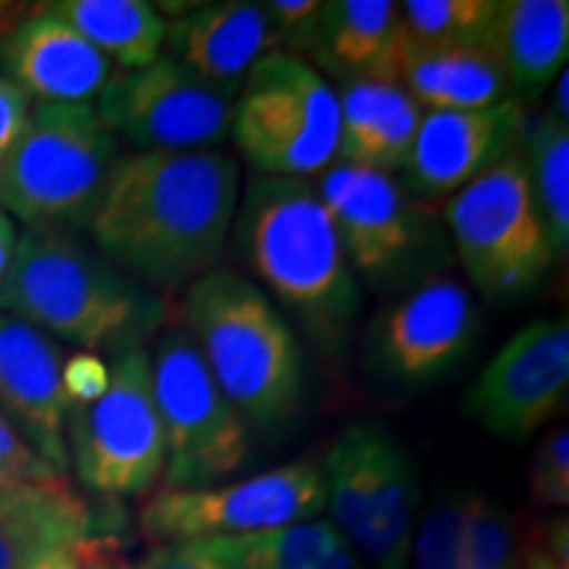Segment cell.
<instances>
[{
    "mask_svg": "<svg viewBox=\"0 0 569 569\" xmlns=\"http://www.w3.org/2000/svg\"><path fill=\"white\" fill-rule=\"evenodd\" d=\"M238 201L230 153H132L113 167L88 230L111 264L172 296L219 269Z\"/></svg>",
    "mask_w": 569,
    "mask_h": 569,
    "instance_id": "cell-1",
    "label": "cell"
},
{
    "mask_svg": "<svg viewBox=\"0 0 569 569\" xmlns=\"http://www.w3.org/2000/svg\"><path fill=\"white\" fill-rule=\"evenodd\" d=\"M234 256L296 319L309 343L340 356L361 315V290L330 211L309 180L248 174L234 209Z\"/></svg>",
    "mask_w": 569,
    "mask_h": 569,
    "instance_id": "cell-2",
    "label": "cell"
},
{
    "mask_svg": "<svg viewBox=\"0 0 569 569\" xmlns=\"http://www.w3.org/2000/svg\"><path fill=\"white\" fill-rule=\"evenodd\" d=\"M0 315L117 359L148 348L172 325V301L111 264L74 232L24 227L0 284Z\"/></svg>",
    "mask_w": 569,
    "mask_h": 569,
    "instance_id": "cell-3",
    "label": "cell"
},
{
    "mask_svg": "<svg viewBox=\"0 0 569 569\" xmlns=\"http://www.w3.org/2000/svg\"><path fill=\"white\" fill-rule=\"evenodd\" d=\"M182 327L248 427L280 432L301 415V340L259 284L234 269H213L184 290Z\"/></svg>",
    "mask_w": 569,
    "mask_h": 569,
    "instance_id": "cell-4",
    "label": "cell"
},
{
    "mask_svg": "<svg viewBox=\"0 0 569 569\" xmlns=\"http://www.w3.org/2000/svg\"><path fill=\"white\" fill-rule=\"evenodd\" d=\"M117 140L88 103H38L0 159V211L27 227H88L117 167Z\"/></svg>",
    "mask_w": 569,
    "mask_h": 569,
    "instance_id": "cell-5",
    "label": "cell"
},
{
    "mask_svg": "<svg viewBox=\"0 0 569 569\" xmlns=\"http://www.w3.org/2000/svg\"><path fill=\"white\" fill-rule=\"evenodd\" d=\"M353 274L369 288L401 296L451 264L443 224L427 201L411 196L393 174L353 163H332L319 180Z\"/></svg>",
    "mask_w": 569,
    "mask_h": 569,
    "instance_id": "cell-6",
    "label": "cell"
},
{
    "mask_svg": "<svg viewBox=\"0 0 569 569\" xmlns=\"http://www.w3.org/2000/svg\"><path fill=\"white\" fill-rule=\"evenodd\" d=\"M330 522L372 569H409L422 482L415 453L380 422H351L322 459Z\"/></svg>",
    "mask_w": 569,
    "mask_h": 569,
    "instance_id": "cell-7",
    "label": "cell"
},
{
    "mask_svg": "<svg viewBox=\"0 0 569 569\" xmlns=\"http://www.w3.org/2000/svg\"><path fill=\"white\" fill-rule=\"evenodd\" d=\"M443 224L469 282L486 301L507 303L536 293L557 264L522 148L448 198Z\"/></svg>",
    "mask_w": 569,
    "mask_h": 569,
    "instance_id": "cell-8",
    "label": "cell"
},
{
    "mask_svg": "<svg viewBox=\"0 0 569 569\" xmlns=\"http://www.w3.org/2000/svg\"><path fill=\"white\" fill-rule=\"evenodd\" d=\"M230 134L256 174H325L338 159V92L301 56L269 53L248 71Z\"/></svg>",
    "mask_w": 569,
    "mask_h": 569,
    "instance_id": "cell-9",
    "label": "cell"
},
{
    "mask_svg": "<svg viewBox=\"0 0 569 569\" xmlns=\"http://www.w3.org/2000/svg\"><path fill=\"white\" fill-rule=\"evenodd\" d=\"M167 467L163 490L211 488L251 459V432L217 388L182 325L163 327L151 353Z\"/></svg>",
    "mask_w": 569,
    "mask_h": 569,
    "instance_id": "cell-10",
    "label": "cell"
},
{
    "mask_svg": "<svg viewBox=\"0 0 569 569\" xmlns=\"http://www.w3.org/2000/svg\"><path fill=\"white\" fill-rule=\"evenodd\" d=\"M69 461L90 493L146 496L167 467V443L153 396L151 351L122 353L111 365L109 390L67 415Z\"/></svg>",
    "mask_w": 569,
    "mask_h": 569,
    "instance_id": "cell-11",
    "label": "cell"
},
{
    "mask_svg": "<svg viewBox=\"0 0 569 569\" xmlns=\"http://www.w3.org/2000/svg\"><path fill=\"white\" fill-rule=\"evenodd\" d=\"M325 509L322 461L303 457L211 488H161L140 507L138 525L151 543L240 538L319 519Z\"/></svg>",
    "mask_w": 569,
    "mask_h": 569,
    "instance_id": "cell-12",
    "label": "cell"
},
{
    "mask_svg": "<svg viewBox=\"0 0 569 569\" xmlns=\"http://www.w3.org/2000/svg\"><path fill=\"white\" fill-rule=\"evenodd\" d=\"M480 309L453 277H432L377 311L365 340L367 372L393 388H425L467 361Z\"/></svg>",
    "mask_w": 569,
    "mask_h": 569,
    "instance_id": "cell-13",
    "label": "cell"
},
{
    "mask_svg": "<svg viewBox=\"0 0 569 569\" xmlns=\"http://www.w3.org/2000/svg\"><path fill=\"white\" fill-rule=\"evenodd\" d=\"M96 113L113 140L122 138L138 153L211 151L232 127L230 98L169 56L111 74Z\"/></svg>",
    "mask_w": 569,
    "mask_h": 569,
    "instance_id": "cell-14",
    "label": "cell"
},
{
    "mask_svg": "<svg viewBox=\"0 0 569 569\" xmlns=\"http://www.w3.org/2000/svg\"><path fill=\"white\" fill-rule=\"evenodd\" d=\"M567 386V319H532L480 369L465 396V409L493 438L517 443L559 415Z\"/></svg>",
    "mask_w": 569,
    "mask_h": 569,
    "instance_id": "cell-15",
    "label": "cell"
},
{
    "mask_svg": "<svg viewBox=\"0 0 569 569\" xmlns=\"http://www.w3.org/2000/svg\"><path fill=\"white\" fill-rule=\"evenodd\" d=\"M522 134L525 109L517 98L480 111H427L403 167V188L427 203L451 198L519 151Z\"/></svg>",
    "mask_w": 569,
    "mask_h": 569,
    "instance_id": "cell-16",
    "label": "cell"
},
{
    "mask_svg": "<svg viewBox=\"0 0 569 569\" xmlns=\"http://www.w3.org/2000/svg\"><path fill=\"white\" fill-rule=\"evenodd\" d=\"M63 356L38 327L0 315V415L17 427L38 457L69 475Z\"/></svg>",
    "mask_w": 569,
    "mask_h": 569,
    "instance_id": "cell-17",
    "label": "cell"
},
{
    "mask_svg": "<svg viewBox=\"0 0 569 569\" xmlns=\"http://www.w3.org/2000/svg\"><path fill=\"white\" fill-rule=\"evenodd\" d=\"M0 67L40 103L71 106H90L113 74L111 61L46 6L3 34Z\"/></svg>",
    "mask_w": 569,
    "mask_h": 569,
    "instance_id": "cell-18",
    "label": "cell"
},
{
    "mask_svg": "<svg viewBox=\"0 0 569 569\" xmlns=\"http://www.w3.org/2000/svg\"><path fill=\"white\" fill-rule=\"evenodd\" d=\"M169 59L193 71L198 80L211 84L232 101L256 61L277 53L272 24L264 3L224 0L182 11L167 24Z\"/></svg>",
    "mask_w": 569,
    "mask_h": 569,
    "instance_id": "cell-19",
    "label": "cell"
},
{
    "mask_svg": "<svg viewBox=\"0 0 569 569\" xmlns=\"http://www.w3.org/2000/svg\"><path fill=\"white\" fill-rule=\"evenodd\" d=\"M482 48L507 77L509 92L540 98L569 53L567 0H496Z\"/></svg>",
    "mask_w": 569,
    "mask_h": 569,
    "instance_id": "cell-20",
    "label": "cell"
},
{
    "mask_svg": "<svg viewBox=\"0 0 569 569\" xmlns=\"http://www.w3.org/2000/svg\"><path fill=\"white\" fill-rule=\"evenodd\" d=\"M396 84L430 111H480L511 96L501 67L482 46H427L409 32L398 51Z\"/></svg>",
    "mask_w": 569,
    "mask_h": 569,
    "instance_id": "cell-21",
    "label": "cell"
},
{
    "mask_svg": "<svg viewBox=\"0 0 569 569\" xmlns=\"http://www.w3.org/2000/svg\"><path fill=\"white\" fill-rule=\"evenodd\" d=\"M398 6L390 0L322 3V24L311 56L317 67L348 82H393L403 42Z\"/></svg>",
    "mask_w": 569,
    "mask_h": 569,
    "instance_id": "cell-22",
    "label": "cell"
},
{
    "mask_svg": "<svg viewBox=\"0 0 569 569\" xmlns=\"http://www.w3.org/2000/svg\"><path fill=\"white\" fill-rule=\"evenodd\" d=\"M88 501L67 478L38 482L30 496L0 509V569H32L56 551L90 540Z\"/></svg>",
    "mask_w": 569,
    "mask_h": 569,
    "instance_id": "cell-23",
    "label": "cell"
},
{
    "mask_svg": "<svg viewBox=\"0 0 569 569\" xmlns=\"http://www.w3.org/2000/svg\"><path fill=\"white\" fill-rule=\"evenodd\" d=\"M46 9L127 71L151 67L163 56L167 21L146 0H59Z\"/></svg>",
    "mask_w": 569,
    "mask_h": 569,
    "instance_id": "cell-24",
    "label": "cell"
},
{
    "mask_svg": "<svg viewBox=\"0 0 569 569\" xmlns=\"http://www.w3.org/2000/svg\"><path fill=\"white\" fill-rule=\"evenodd\" d=\"M224 543L238 569H372L322 517Z\"/></svg>",
    "mask_w": 569,
    "mask_h": 569,
    "instance_id": "cell-25",
    "label": "cell"
},
{
    "mask_svg": "<svg viewBox=\"0 0 569 569\" xmlns=\"http://www.w3.org/2000/svg\"><path fill=\"white\" fill-rule=\"evenodd\" d=\"M525 163L551 251L567 259L569 251V130L553 113H543L525 138Z\"/></svg>",
    "mask_w": 569,
    "mask_h": 569,
    "instance_id": "cell-26",
    "label": "cell"
},
{
    "mask_svg": "<svg viewBox=\"0 0 569 569\" xmlns=\"http://www.w3.org/2000/svg\"><path fill=\"white\" fill-rule=\"evenodd\" d=\"M461 569H522L515 519L478 490L461 493Z\"/></svg>",
    "mask_w": 569,
    "mask_h": 569,
    "instance_id": "cell-27",
    "label": "cell"
},
{
    "mask_svg": "<svg viewBox=\"0 0 569 569\" xmlns=\"http://www.w3.org/2000/svg\"><path fill=\"white\" fill-rule=\"evenodd\" d=\"M493 11L496 0H407L398 19L427 46H482Z\"/></svg>",
    "mask_w": 569,
    "mask_h": 569,
    "instance_id": "cell-28",
    "label": "cell"
},
{
    "mask_svg": "<svg viewBox=\"0 0 569 569\" xmlns=\"http://www.w3.org/2000/svg\"><path fill=\"white\" fill-rule=\"evenodd\" d=\"M419 122H422V109L411 101L403 88L388 84L386 101H382V109L377 113L361 159L353 167L375 169V172L382 174L407 167Z\"/></svg>",
    "mask_w": 569,
    "mask_h": 569,
    "instance_id": "cell-29",
    "label": "cell"
},
{
    "mask_svg": "<svg viewBox=\"0 0 569 569\" xmlns=\"http://www.w3.org/2000/svg\"><path fill=\"white\" fill-rule=\"evenodd\" d=\"M409 567L461 569V490L438 498L419 519Z\"/></svg>",
    "mask_w": 569,
    "mask_h": 569,
    "instance_id": "cell-30",
    "label": "cell"
},
{
    "mask_svg": "<svg viewBox=\"0 0 569 569\" xmlns=\"http://www.w3.org/2000/svg\"><path fill=\"white\" fill-rule=\"evenodd\" d=\"M101 569H238L224 538L169 540L153 543L140 559H117L109 549L101 553Z\"/></svg>",
    "mask_w": 569,
    "mask_h": 569,
    "instance_id": "cell-31",
    "label": "cell"
},
{
    "mask_svg": "<svg viewBox=\"0 0 569 569\" xmlns=\"http://www.w3.org/2000/svg\"><path fill=\"white\" fill-rule=\"evenodd\" d=\"M530 501L538 509H565L569 503V430L553 427L532 448L528 467Z\"/></svg>",
    "mask_w": 569,
    "mask_h": 569,
    "instance_id": "cell-32",
    "label": "cell"
},
{
    "mask_svg": "<svg viewBox=\"0 0 569 569\" xmlns=\"http://www.w3.org/2000/svg\"><path fill=\"white\" fill-rule=\"evenodd\" d=\"M269 24H272L277 51L311 53L322 24V3L319 0H272L264 3Z\"/></svg>",
    "mask_w": 569,
    "mask_h": 569,
    "instance_id": "cell-33",
    "label": "cell"
},
{
    "mask_svg": "<svg viewBox=\"0 0 569 569\" xmlns=\"http://www.w3.org/2000/svg\"><path fill=\"white\" fill-rule=\"evenodd\" d=\"M111 382V367L98 353L77 351L69 356L61 367V386L69 403H92L98 401Z\"/></svg>",
    "mask_w": 569,
    "mask_h": 569,
    "instance_id": "cell-34",
    "label": "cell"
},
{
    "mask_svg": "<svg viewBox=\"0 0 569 569\" xmlns=\"http://www.w3.org/2000/svg\"><path fill=\"white\" fill-rule=\"evenodd\" d=\"M0 461H3L6 467H11L13 472L21 475L24 480L32 482L67 478V475L56 472L51 465H46V461L32 451L30 443L19 436L17 427H13L3 415H0Z\"/></svg>",
    "mask_w": 569,
    "mask_h": 569,
    "instance_id": "cell-35",
    "label": "cell"
},
{
    "mask_svg": "<svg viewBox=\"0 0 569 569\" xmlns=\"http://www.w3.org/2000/svg\"><path fill=\"white\" fill-rule=\"evenodd\" d=\"M522 569H569L567 517L551 519L522 549Z\"/></svg>",
    "mask_w": 569,
    "mask_h": 569,
    "instance_id": "cell-36",
    "label": "cell"
},
{
    "mask_svg": "<svg viewBox=\"0 0 569 569\" xmlns=\"http://www.w3.org/2000/svg\"><path fill=\"white\" fill-rule=\"evenodd\" d=\"M30 111L32 98L17 82L0 74V159L11 151L13 142L24 132Z\"/></svg>",
    "mask_w": 569,
    "mask_h": 569,
    "instance_id": "cell-37",
    "label": "cell"
},
{
    "mask_svg": "<svg viewBox=\"0 0 569 569\" xmlns=\"http://www.w3.org/2000/svg\"><path fill=\"white\" fill-rule=\"evenodd\" d=\"M34 486H38V482L24 480L21 475L13 472L11 467H6L3 461H0V509L11 507V503L21 501L24 496H30Z\"/></svg>",
    "mask_w": 569,
    "mask_h": 569,
    "instance_id": "cell-38",
    "label": "cell"
},
{
    "mask_svg": "<svg viewBox=\"0 0 569 569\" xmlns=\"http://www.w3.org/2000/svg\"><path fill=\"white\" fill-rule=\"evenodd\" d=\"M90 540H84V543L74 546V549L56 551V553H51V557L42 559L40 565H34L32 569H84V561H88Z\"/></svg>",
    "mask_w": 569,
    "mask_h": 569,
    "instance_id": "cell-39",
    "label": "cell"
},
{
    "mask_svg": "<svg viewBox=\"0 0 569 569\" xmlns=\"http://www.w3.org/2000/svg\"><path fill=\"white\" fill-rule=\"evenodd\" d=\"M13 248H17V227H13L9 213L0 211V284H3L6 274H9Z\"/></svg>",
    "mask_w": 569,
    "mask_h": 569,
    "instance_id": "cell-40",
    "label": "cell"
},
{
    "mask_svg": "<svg viewBox=\"0 0 569 569\" xmlns=\"http://www.w3.org/2000/svg\"><path fill=\"white\" fill-rule=\"evenodd\" d=\"M551 113L559 119V122L569 124V71L567 69H561L557 80H553Z\"/></svg>",
    "mask_w": 569,
    "mask_h": 569,
    "instance_id": "cell-41",
    "label": "cell"
},
{
    "mask_svg": "<svg viewBox=\"0 0 569 569\" xmlns=\"http://www.w3.org/2000/svg\"><path fill=\"white\" fill-rule=\"evenodd\" d=\"M106 549L103 540L92 538L90 546H88V561H84V569H101V553Z\"/></svg>",
    "mask_w": 569,
    "mask_h": 569,
    "instance_id": "cell-42",
    "label": "cell"
},
{
    "mask_svg": "<svg viewBox=\"0 0 569 569\" xmlns=\"http://www.w3.org/2000/svg\"><path fill=\"white\" fill-rule=\"evenodd\" d=\"M17 9H19V6L0 3V24H11V19L17 17Z\"/></svg>",
    "mask_w": 569,
    "mask_h": 569,
    "instance_id": "cell-43",
    "label": "cell"
},
{
    "mask_svg": "<svg viewBox=\"0 0 569 569\" xmlns=\"http://www.w3.org/2000/svg\"><path fill=\"white\" fill-rule=\"evenodd\" d=\"M11 30V24H0V34H6Z\"/></svg>",
    "mask_w": 569,
    "mask_h": 569,
    "instance_id": "cell-44",
    "label": "cell"
}]
</instances>
